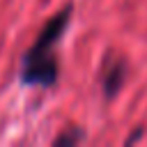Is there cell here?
Segmentation results:
<instances>
[{
	"instance_id": "6da1fadb",
	"label": "cell",
	"mask_w": 147,
	"mask_h": 147,
	"mask_svg": "<svg viewBox=\"0 0 147 147\" xmlns=\"http://www.w3.org/2000/svg\"><path fill=\"white\" fill-rule=\"evenodd\" d=\"M74 7L67 5L62 7L57 14H53L46 25L41 28L39 37L34 39V44L23 53L21 60V69H18V80L28 87H44L51 90L57 85L60 78V60L55 55V46L62 39L69 21H71Z\"/></svg>"
},
{
	"instance_id": "3957f363",
	"label": "cell",
	"mask_w": 147,
	"mask_h": 147,
	"mask_svg": "<svg viewBox=\"0 0 147 147\" xmlns=\"http://www.w3.org/2000/svg\"><path fill=\"white\" fill-rule=\"evenodd\" d=\"M85 140V131L78 129V126H71L67 131H62L60 136L53 138V145H76V142H83Z\"/></svg>"
},
{
	"instance_id": "7a4b0ae2",
	"label": "cell",
	"mask_w": 147,
	"mask_h": 147,
	"mask_svg": "<svg viewBox=\"0 0 147 147\" xmlns=\"http://www.w3.org/2000/svg\"><path fill=\"white\" fill-rule=\"evenodd\" d=\"M126 60L119 57V55H108L106 62H103V69H101V90H103V96L106 99H115L117 92L124 87L126 83Z\"/></svg>"
},
{
	"instance_id": "277c9868",
	"label": "cell",
	"mask_w": 147,
	"mask_h": 147,
	"mask_svg": "<svg viewBox=\"0 0 147 147\" xmlns=\"http://www.w3.org/2000/svg\"><path fill=\"white\" fill-rule=\"evenodd\" d=\"M142 136H145V129H136L131 136H126V140H124V142H126V145H133V142H136V140H140Z\"/></svg>"
}]
</instances>
